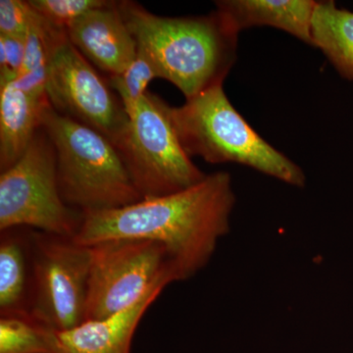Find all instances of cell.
I'll list each match as a JSON object with an SVG mask.
<instances>
[{
  "label": "cell",
  "mask_w": 353,
  "mask_h": 353,
  "mask_svg": "<svg viewBox=\"0 0 353 353\" xmlns=\"http://www.w3.org/2000/svg\"><path fill=\"white\" fill-rule=\"evenodd\" d=\"M83 219L60 196L57 153L41 127L24 155L0 175V232L26 227L74 239Z\"/></svg>",
  "instance_id": "6"
},
{
  "label": "cell",
  "mask_w": 353,
  "mask_h": 353,
  "mask_svg": "<svg viewBox=\"0 0 353 353\" xmlns=\"http://www.w3.org/2000/svg\"><path fill=\"white\" fill-rule=\"evenodd\" d=\"M167 106L146 92L128 114L126 130L114 145L143 199L175 194L206 176L183 150Z\"/></svg>",
  "instance_id": "5"
},
{
  "label": "cell",
  "mask_w": 353,
  "mask_h": 353,
  "mask_svg": "<svg viewBox=\"0 0 353 353\" xmlns=\"http://www.w3.org/2000/svg\"><path fill=\"white\" fill-rule=\"evenodd\" d=\"M41 101L21 90L15 81L0 83V171L13 166L41 128Z\"/></svg>",
  "instance_id": "13"
},
{
  "label": "cell",
  "mask_w": 353,
  "mask_h": 353,
  "mask_svg": "<svg viewBox=\"0 0 353 353\" xmlns=\"http://www.w3.org/2000/svg\"><path fill=\"white\" fill-rule=\"evenodd\" d=\"M28 2L50 25L66 32L70 26L83 15L108 3V0H30Z\"/></svg>",
  "instance_id": "19"
},
{
  "label": "cell",
  "mask_w": 353,
  "mask_h": 353,
  "mask_svg": "<svg viewBox=\"0 0 353 353\" xmlns=\"http://www.w3.org/2000/svg\"><path fill=\"white\" fill-rule=\"evenodd\" d=\"M41 31L48 48L46 97L50 105L115 145L129 123L122 101L72 44L66 31L48 22Z\"/></svg>",
  "instance_id": "8"
},
{
  "label": "cell",
  "mask_w": 353,
  "mask_h": 353,
  "mask_svg": "<svg viewBox=\"0 0 353 353\" xmlns=\"http://www.w3.org/2000/svg\"><path fill=\"white\" fill-rule=\"evenodd\" d=\"M90 246L85 321L119 313L160 281L179 282L166 248L157 241L116 239Z\"/></svg>",
  "instance_id": "9"
},
{
  "label": "cell",
  "mask_w": 353,
  "mask_h": 353,
  "mask_svg": "<svg viewBox=\"0 0 353 353\" xmlns=\"http://www.w3.org/2000/svg\"><path fill=\"white\" fill-rule=\"evenodd\" d=\"M0 353H60L57 332L30 317H0Z\"/></svg>",
  "instance_id": "16"
},
{
  "label": "cell",
  "mask_w": 353,
  "mask_h": 353,
  "mask_svg": "<svg viewBox=\"0 0 353 353\" xmlns=\"http://www.w3.org/2000/svg\"><path fill=\"white\" fill-rule=\"evenodd\" d=\"M48 73V48L41 32L39 16L34 19L25 43V55L15 83L24 92L41 101H48L46 82Z\"/></svg>",
  "instance_id": "17"
},
{
  "label": "cell",
  "mask_w": 353,
  "mask_h": 353,
  "mask_svg": "<svg viewBox=\"0 0 353 353\" xmlns=\"http://www.w3.org/2000/svg\"><path fill=\"white\" fill-rule=\"evenodd\" d=\"M312 39L341 75L353 81V11L339 8L334 1L318 2Z\"/></svg>",
  "instance_id": "15"
},
{
  "label": "cell",
  "mask_w": 353,
  "mask_h": 353,
  "mask_svg": "<svg viewBox=\"0 0 353 353\" xmlns=\"http://www.w3.org/2000/svg\"><path fill=\"white\" fill-rule=\"evenodd\" d=\"M29 317L54 332L85 321L92 246L29 229Z\"/></svg>",
  "instance_id": "7"
},
{
  "label": "cell",
  "mask_w": 353,
  "mask_h": 353,
  "mask_svg": "<svg viewBox=\"0 0 353 353\" xmlns=\"http://www.w3.org/2000/svg\"><path fill=\"white\" fill-rule=\"evenodd\" d=\"M67 36L90 63L109 77L122 73L138 52V43L120 12L118 1H108L83 15L70 26Z\"/></svg>",
  "instance_id": "10"
},
{
  "label": "cell",
  "mask_w": 353,
  "mask_h": 353,
  "mask_svg": "<svg viewBox=\"0 0 353 353\" xmlns=\"http://www.w3.org/2000/svg\"><path fill=\"white\" fill-rule=\"evenodd\" d=\"M118 6L160 77L187 101L223 85L236 61L239 32L217 10L201 17L172 18L155 15L134 1H118Z\"/></svg>",
  "instance_id": "2"
},
{
  "label": "cell",
  "mask_w": 353,
  "mask_h": 353,
  "mask_svg": "<svg viewBox=\"0 0 353 353\" xmlns=\"http://www.w3.org/2000/svg\"><path fill=\"white\" fill-rule=\"evenodd\" d=\"M172 281L162 280L136 303L102 320L85 321L57 332L60 353H131L132 341L141 318Z\"/></svg>",
  "instance_id": "11"
},
{
  "label": "cell",
  "mask_w": 353,
  "mask_h": 353,
  "mask_svg": "<svg viewBox=\"0 0 353 353\" xmlns=\"http://www.w3.org/2000/svg\"><path fill=\"white\" fill-rule=\"evenodd\" d=\"M234 203L231 176L216 172L175 194L85 213L74 241L88 246L116 239L157 241L166 248L178 280H189L229 233Z\"/></svg>",
  "instance_id": "1"
},
{
  "label": "cell",
  "mask_w": 353,
  "mask_h": 353,
  "mask_svg": "<svg viewBox=\"0 0 353 353\" xmlns=\"http://www.w3.org/2000/svg\"><path fill=\"white\" fill-rule=\"evenodd\" d=\"M317 3L313 0H222L216 7L236 32L269 26L313 46L312 18Z\"/></svg>",
  "instance_id": "12"
},
{
  "label": "cell",
  "mask_w": 353,
  "mask_h": 353,
  "mask_svg": "<svg viewBox=\"0 0 353 353\" xmlns=\"http://www.w3.org/2000/svg\"><path fill=\"white\" fill-rule=\"evenodd\" d=\"M157 78L161 77L154 60L138 46L134 59L122 73L109 77L108 83L129 114L145 97L150 83Z\"/></svg>",
  "instance_id": "18"
},
{
  "label": "cell",
  "mask_w": 353,
  "mask_h": 353,
  "mask_svg": "<svg viewBox=\"0 0 353 353\" xmlns=\"http://www.w3.org/2000/svg\"><path fill=\"white\" fill-rule=\"evenodd\" d=\"M41 127L54 146L58 188L69 208L85 214L143 199L105 137L58 113L50 102L41 109Z\"/></svg>",
  "instance_id": "4"
},
{
  "label": "cell",
  "mask_w": 353,
  "mask_h": 353,
  "mask_svg": "<svg viewBox=\"0 0 353 353\" xmlns=\"http://www.w3.org/2000/svg\"><path fill=\"white\" fill-rule=\"evenodd\" d=\"M29 229L11 228L0 234V314L29 317Z\"/></svg>",
  "instance_id": "14"
},
{
  "label": "cell",
  "mask_w": 353,
  "mask_h": 353,
  "mask_svg": "<svg viewBox=\"0 0 353 353\" xmlns=\"http://www.w3.org/2000/svg\"><path fill=\"white\" fill-rule=\"evenodd\" d=\"M26 39L0 34V83L15 80L22 67Z\"/></svg>",
  "instance_id": "21"
},
{
  "label": "cell",
  "mask_w": 353,
  "mask_h": 353,
  "mask_svg": "<svg viewBox=\"0 0 353 353\" xmlns=\"http://www.w3.org/2000/svg\"><path fill=\"white\" fill-rule=\"evenodd\" d=\"M183 150L208 163L245 165L288 185L303 188V169L260 137L232 105L223 85L167 106Z\"/></svg>",
  "instance_id": "3"
},
{
  "label": "cell",
  "mask_w": 353,
  "mask_h": 353,
  "mask_svg": "<svg viewBox=\"0 0 353 353\" xmlns=\"http://www.w3.org/2000/svg\"><path fill=\"white\" fill-rule=\"evenodd\" d=\"M34 11L22 0L0 1V34L26 39L34 19Z\"/></svg>",
  "instance_id": "20"
}]
</instances>
